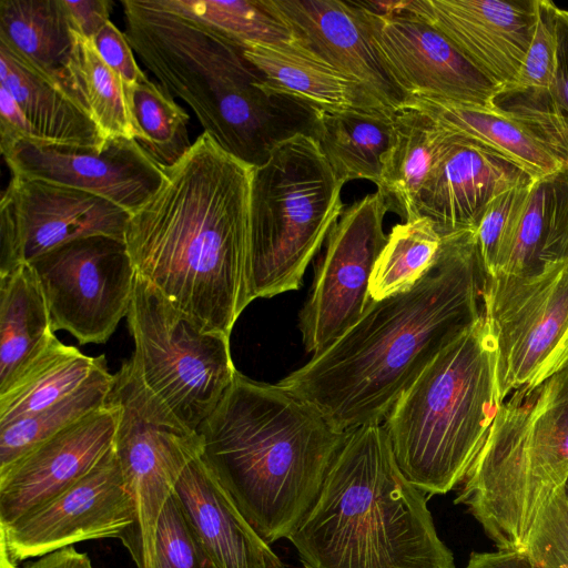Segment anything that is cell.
<instances>
[{"label":"cell","mask_w":568,"mask_h":568,"mask_svg":"<svg viewBox=\"0 0 568 568\" xmlns=\"http://www.w3.org/2000/svg\"><path fill=\"white\" fill-rule=\"evenodd\" d=\"M524 551L536 568H568V504L561 487L538 513Z\"/></svg>","instance_id":"cell-40"},{"label":"cell","mask_w":568,"mask_h":568,"mask_svg":"<svg viewBox=\"0 0 568 568\" xmlns=\"http://www.w3.org/2000/svg\"><path fill=\"white\" fill-rule=\"evenodd\" d=\"M465 568H536L525 551L504 550L470 554Z\"/></svg>","instance_id":"cell-45"},{"label":"cell","mask_w":568,"mask_h":568,"mask_svg":"<svg viewBox=\"0 0 568 568\" xmlns=\"http://www.w3.org/2000/svg\"><path fill=\"white\" fill-rule=\"evenodd\" d=\"M23 568H94L88 554L78 551L74 546L49 552Z\"/></svg>","instance_id":"cell-46"},{"label":"cell","mask_w":568,"mask_h":568,"mask_svg":"<svg viewBox=\"0 0 568 568\" xmlns=\"http://www.w3.org/2000/svg\"><path fill=\"white\" fill-rule=\"evenodd\" d=\"M108 141L134 139L138 132L119 77L102 60L92 40L75 32V44L59 82Z\"/></svg>","instance_id":"cell-33"},{"label":"cell","mask_w":568,"mask_h":568,"mask_svg":"<svg viewBox=\"0 0 568 568\" xmlns=\"http://www.w3.org/2000/svg\"><path fill=\"white\" fill-rule=\"evenodd\" d=\"M53 331L80 344L105 343L128 315L136 272L125 242L93 235L64 243L30 262Z\"/></svg>","instance_id":"cell-12"},{"label":"cell","mask_w":568,"mask_h":568,"mask_svg":"<svg viewBox=\"0 0 568 568\" xmlns=\"http://www.w3.org/2000/svg\"><path fill=\"white\" fill-rule=\"evenodd\" d=\"M114 375L108 368L60 402L0 426V471L108 402Z\"/></svg>","instance_id":"cell-34"},{"label":"cell","mask_w":568,"mask_h":568,"mask_svg":"<svg viewBox=\"0 0 568 568\" xmlns=\"http://www.w3.org/2000/svg\"><path fill=\"white\" fill-rule=\"evenodd\" d=\"M298 40L322 60L358 83L387 112L409 102L377 53L355 1L271 0Z\"/></svg>","instance_id":"cell-21"},{"label":"cell","mask_w":568,"mask_h":568,"mask_svg":"<svg viewBox=\"0 0 568 568\" xmlns=\"http://www.w3.org/2000/svg\"><path fill=\"white\" fill-rule=\"evenodd\" d=\"M395 134V115L384 112H320L314 139L336 179L381 183Z\"/></svg>","instance_id":"cell-30"},{"label":"cell","mask_w":568,"mask_h":568,"mask_svg":"<svg viewBox=\"0 0 568 568\" xmlns=\"http://www.w3.org/2000/svg\"><path fill=\"white\" fill-rule=\"evenodd\" d=\"M521 166L474 140L452 133L416 200V217L427 219L442 239L476 231L489 203L531 184Z\"/></svg>","instance_id":"cell-20"},{"label":"cell","mask_w":568,"mask_h":568,"mask_svg":"<svg viewBox=\"0 0 568 568\" xmlns=\"http://www.w3.org/2000/svg\"><path fill=\"white\" fill-rule=\"evenodd\" d=\"M496 344L481 318L445 347L396 400L384 427L405 478L427 495L458 487L498 408Z\"/></svg>","instance_id":"cell-6"},{"label":"cell","mask_w":568,"mask_h":568,"mask_svg":"<svg viewBox=\"0 0 568 568\" xmlns=\"http://www.w3.org/2000/svg\"><path fill=\"white\" fill-rule=\"evenodd\" d=\"M201 458L267 542L288 538L349 432L281 387L240 372L197 429Z\"/></svg>","instance_id":"cell-3"},{"label":"cell","mask_w":568,"mask_h":568,"mask_svg":"<svg viewBox=\"0 0 568 568\" xmlns=\"http://www.w3.org/2000/svg\"><path fill=\"white\" fill-rule=\"evenodd\" d=\"M561 488H562V493H564L565 499H566V501L568 504V476H567L564 485L561 486Z\"/></svg>","instance_id":"cell-47"},{"label":"cell","mask_w":568,"mask_h":568,"mask_svg":"<svg viewBox=\"0 0 568 568\" xmlns=\"http://www.w3.org/2000/svg\"><path fill=\"white\" fill-rule=\"evenodd\" d=\"M374 47L412 100L495 110L498 88L437 29L396 1H355Z\"/></svg>","instance_id":"cell-15"},{"label":"cell","mask_w":568,"mask_h":568,"mask_svg":"<svg viewBox=\"0 0 568 568\" xmlns=\"http://www.w3.org/2000/svg\"><path fill=\"white\" fill-rule=\"evenodd\" d=\"M130 213L124 242L138 275L206 332L230 336L248 305L253 168L202 133Z\"/></svg>","instance_id":"cell-2"},{"label":"cell","mask_w":568,"mask_h":568,"mask_svg":"<svg viewBox=\"0 0 568 568\" xmlns=\"http://www.w3.org/2000/svg\"><path fill=\"white\" fill-rule=\"evenodd\" d=\"M104 368V355L88 356L55 337L0 390V426L60 402Z\"/></svg>","instance_id":"cell-29"},{"label":"cell","mask_w":568,"mask_h":568,"mask_svg":"<svg viewBox=\"0 0 568 568\" xmlns=\"http://www.w3.org/2000/svg\"><path fill=\"white\" fill-rule=\"evenodd\" d=\"M483 303L501 403L568 367V258L534 274L486 275Z\"/></svg>","instance_id":"cell-11"},{"label":"cell","mask_w":568,"mask_h":568,"mask_svg":"<svg viewBox=\"0 0 568 568\" xmlns=\"http://www.w3.org/2000/svg\"><path fill=\"white\" fill-rule=\"evenodd\" d=\"M0 85L14 98L34 139L44 143L101 149L106 140L84 110L55 81L0 44Z\"/></svg>","instance_id":"cell-24"},{"label":"cell","mask_w":568,"mask_h":568,"mask_svg":"<svg viewBox=\"0 0 568 568\" xmlns=\"http://www.w3.org/2000/svg\"><path fill=\"white\" fill-rule=\"evenodd\" d=\"M537 3L538 0H413L396 1L395 6L437 29L500 91L518 78L534 37Z\"/></svg>","instance_id":"cell-18"},{"label":"cell","mask_w":568,"mask_h":568,"mask_svg":"<svg viewBox=\"0 0 568 568\" xmlns=\"http://www.w3.org/2000/svg\"><path fill=\"white\" fill-rule=\"evenodd\" d=\"M136 508L112 447L80 480L0 528V568L80 541L126 536Z\"/></svg>","instance_id":"cell-14"},{"label":"cell","mask_w":568,"mask_h":568,"mask_svg":"<svg viewBox=\"0 0 568 568\" xmlns=\"http://www.w3.org/2000/svg\"><path fill=\"white\" fill-rule=\"evenodd\" d=\"M1 153L12 175L81 190L129 213L143 205L164 178L134 139H111L101 149L20 139Z\"/></svg>","instance_id":"cell-17"},{"label":"cell","mask_w":568,"mask_h":568,"mask_svg":"<svg viewBox=\"0 0 568 568\" xmlns=\"http://www.w3.org/2000/svg\"><path fill=\"white\" fill-rule=\"evenodd\" d=\"M0 44L59 83L75 44L63 0H1Z\"/></svg>","instance_id":"cell-28"},{"label":"cell","mask_w":568,"mask_h":568,"mask_svg":"<svg viewBox=\"0 0 568 568\" xmlns=\"http://www.w3.org/2000/svg\"><path fill=\"white\" fill-rule=\"evenodd\" d=\"M318 142L295 135L253 168L246 265L248 304L298 290L344 211L342 189Z\"/></svg>","instance_id":"cell-8"},{"label":"cell","mask_w":568,"mask_h":568,"mask_svg":"<svg viewBox=\"0 0 568 568\" xmlns=\"http://www.w3.org/2000/svg\"><path fill=\"white\" fill-rule=\"evenodd\" d=\"M408 105L425 112L448 132L498 152L535 180L564 168L525 126L497 110L430 100H412Z\"/></svg>","instance_id":"cell-31"},{"label":"cell","mask_w":568,"mask_h":568,"mask_svg":"<svg viewBox=\"0 0 568 568\" xmlns=\"http://www.w3.org/2000/svg\"><path fill=\"white\" fill-rule=\"evenodd\" d=\"M494 108L525 126L568 169V10H556V64L549 88L501 90Z\"/></svg>","instance_id":"cell-32"},{"label":"cell","mask_w":568,"mask_h":568,"mask_svg":"<svg viewBox=\"0 0 568 568\" xmlns=\"http://www.w3.org/2000/svg\"><path fill=\"white\" fill-rule=\"evenodd\" d=\"M74 32L92 40L110 21L111 0H63Z\"/></svg>","instance_id":"cell-43"},{"label":"cell","mask_w":568,"mask_h":568,"mask_svg":"<svg viewBox=\"0 0 568 568\" xmlns=\"http://www.w3.org/2000/svg\"><path fill=\"white\" fill-rule=\"evenodd\" d=\"M93 45L106 65L129 89L148 75L140 69L124 34L109 21L92 39Z\"/></svg>","instance_id":"cell-42"},{"label":"cell","mask_w":568,"mask_h":568,"mask_svg":"<svg viewBox=\"0 0 568 568\" xmlns=\"http://www.w3.org/2000/svg\"><path fill=\"white\" fill-rule=\"evenodd\" d=\"M388 206L376 191L345 209L326 239L298 328L308 353L321 354L351 328L371 302L369 278L387 242Z\"/></svg>","instance_id":"cell-13"},{"label":"cell","mask_w":568,"mask_h":568,"mask_svg":"<svg viewBox=\"0 0 568 568\" xmlns=\"http://www.w3.org/2000/svg\"><path fill=\"white\" fill-rule=\"evenodd\" d=\"M119 416V404L108 398L0 471V528L85 476L113 447Z\"/></svg>","instance_id":"cell-19"},{"label":"cell","mask_w":568,"mask_h":568,"mask_svg":"<svg viewBox=\"0 0 568 568\" xmlns=\"http://www.w3.org/2000/svg\"><path fill=\"white\" fill-rule=\"evenodd\" d=\"M128 325L133 375L186 428L197 432L232 384L230 336L206 332L149 281L135 276Z\"/></svg>","instance_id":"cell-9"},{"label":"cell","mask_w":568,"mask_h":568,"mask_svg":"<svg viewBox=\"0 0 568 568\" xmlns=\"http://www.w3.org/2000/svg\"><path fill=\"white\" fill-rule=\"evenodd\" d=\"M55 337L47 300L31 264L0 274V390Z\"/></svg>","instance_id":"cell-27"},{"label":"cell","mask_w":568,"mask_h":568,"mask_svg":"<svg viewBox=\"0 0 568 568\" xmlns=\"http://www.w3.org/2000/svg\"><path fill=\"white\" fill-rule=\"evenodd\" d=\"M450 138V132L416 108L408 105L395 114L394 140L377 191L403 222L417 219V195Z\"/></svg>","instance_id":"cell-26"},{"label":"cell","mask_w":568,"mask_h":568,"mask_svg":"<svg viewBox=\"0 0 568 568\" xmlns=\"http://www.w3.org/2000/svg\"><path fill=\"white\" fill-rule=\"evenodd\" d=\"M130 213L94 194L12 175L0 200V274L70 241H124Z\"/></svg>","instance_id":"cell-16"},{"label":"cell","mask_w":568,"mask_h":568,"mask_svg":"<svg viewBox=\"0 0 568 568\" xmlns=\"http://www.w3.org/2000/svg\"><path fill=\"white\" fill-rule=\"evenodd\" d=\"M486 275L475 231L443 239L410 290L371 300L351 328L278 385L341 432L381 424L426 366L481 318Z\"/></svg>","instance_id":"cell-1"},{"label":"cell","mask_w":568,"mask_h":568,"mask_svg":"<svg viewBox=\"0 0 568 568\" xmlns=\"http://www.w3.org/2000/svg\"><path fill=\"white\" fill-rule=\"evenodd\" d=\"M568 258V169L535 180L495 274L527 275ZM494 274V275H495Z\"/></svg>","instance_id":"cell-25"},{"label":"cell","mask_w":568,"mask_h":568,"mask_svg":"<svg viewBox=\"0 0 568 568\" xmlns=\"http://www.w3.org/2000/svg\"><path fill=\"white\" fill-rule=\"evenodd\" d=\"M124 34L140 61L194 112L225 152L257 168L281 142L315 136L318 111L262 85L243 48L160 0H122Z\"/></svg>","instance_id":"cell-4"},{"label":"cell","mask_w":568,"mask_h":568,"mask_svg":"<svg viewBox=\"0 0 568 568\" xmlns=\"http://www.w3.org/2000/svg\"><path fill=\"white\" fill-rule=\"evenodd\" d=\"M153 568H215L174 491L158 520Z\"/></svg>","instance_id":"cell-38"},{"label":"cell","mask_w":568,"mask_h":568,"mask_svg":"<svg viewBox=\"0 0 568 568\" xmlns=\"http://www.w3.org/2000/svg\"><path fill=\"white\" fill-rule=\"evenodd\" d=\"M20 139H34L32 129L12 94L0 85V150Z\"/></svg>","instance_id":"cell-44"},{"label":"cell","mask_w":568,"mask_h":568,"mask_svg":"<svg viewBox=\"0 0 568 568\" xmlns=\"http://www.w3.org/2000/svg\"><path fill=\"white\" fill-rule=\"evenodd\" d=\"M557 8L552 1L538 0L534 37L518 78L513 85L503 90H546L549 88L556 64Z\"/></svg>","instance_id":"cell-41"},{"label":"cell","mask_w":568,"mask_h":568,"mask_svg":"<svg viewBox=\"0 0 568 568\" xmlns=\"http://www.w3.org/2000/svg\"><path fill=\"white\" fill-rule=\"evenodd\" d=\"M243 52L261 74L262 85L268 92L288 95L318 112L366 111L390 114L358 83L295 38L276 43L251 44Z\"/></svg>","instance_id":"cell-23"},{"label":"cell","mask_w":568,"mask_h":568,"mask_svg":"<svg viewBox=\"0 0 568 568\" xmlns=\"http://www.w3.org/2000/svg\"><path fill=\"white\" fill-rule=\"evenodd\" d=\"M124 92L138 143L161 168L176 163L193 144L189 136V114L161 84L148 77Z\"/></svg>","instance_id":"cell-35"},{"label":"cell","mask_w":568,"mask_h":568,"mask_svg":"<svg viewBox=\"0 0 568 568\" xmlns=\"http://www.w3.org/2000/svg\"><path fill=\"white\" fill-rule=\"evenodd\" d=\"M168 9L200 21L243 49L293 39L271 0H160Z\"/></svg>","instance_id":"cell-37"},{"label":"cell","mask_w":568,"mask_h":568,"mask_svg":"<svg viewBox=\"0 0 568 568\" xmlns=\"http://www.w3.org/2000/svg\"><path fill=\"white\" fill-rule=\"evenodd\" d=\"M530 185L510 189L495 197L484 212L475 237L487 275H494L525 207Z\"/></svg>","instance_id":"cell-39"},{"label":"cell","mask_w":568,"mask_h":568,"mask_svg":"<svg viewBox=\"0 0 568 568\" xmlns=\"http://www.w3.org/2000/svg\"><path fill=\"white\" fill-rule=\"evenodd\" d=\"M425 495L402 474L384 425H364L287 539L304 568H455Z\"/></svg>","instance_id":"cell-5"},{"label":"cell","mask_w":568,"mask_h":568,"mask_svg":"<svg viewBox=\"0 0 568 568\" xmlns=\"http://www.w3.org/2000/svg\"><path fill=\"white\" fill-rule=\"evenodd\" d=\"M174 494L215 568H284L201 456L186 466Z\"/></svg>","instance_id":"cell-22"},{"label":"cell","mask_w":568,"mask_h":568,"mask_svg":"<svg viewBox=\"0 0 568 568\" xmlns=\"http://www.w3.org/2000/svg\"><path fill=\"white\" fill-rule=\"evenodd\" d=\"M108 398L120 406L113 448L136 508V523L121 540L138 568H153L160 514L186 466L202 455L201 437L141 384L128 362L114 374Z\"/></svg>","instance_id":"cell-10"},{"label":"cell","mask_w":568,"mask_h":568,"mask_svg":"<svg viewBox=\"0 0 568 568\" xmlns=\"http://www.w3.org/2000/svg\"><path fill=\"white\" fill-rule=\"evenodd\" d=\"M567 476L568 367L503 402L454 503L498 549L524 551L538 513Z\"/></svg>","instance_id":"cell-7"},{"label":"cell","mask_w":568,"mask_h":568,"mask_svg":"<svg viewBox=\"0 0 568 568\" xmlns=\"http://www.w3.org/2000/svg\"><path fill=\"white\" fill-rule=\"evenodd\" d=\"M442 246V236L427 219L395 225L369 278L371 300L379 301L410 290L434 265Z\"/></svg>","instance_id":"cell-36"}]
</instances>
